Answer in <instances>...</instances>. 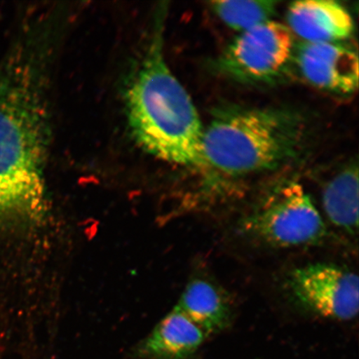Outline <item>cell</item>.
<instances>
[{
    "label": "cell",
    "mask_w": 359,
    "mask_h": 359,
    "mask_svg": "<svg viewBox=\"0 0 359 359\" xmlns=\"http://www.w3.org/2000/svg\"><path fill=\"white\" fill-rule=\"evenodd\" d=\"M47 118L34 70L0 69V228L37 221L45 210Z\"/></svg>",
    "instance_id": "1"
},
{
    "label": "cell",
    "mask_w": 359,
    "mask_h": 359,
    "mask_svg": "<svg viewBox=\"0 0 359 359\" xmlns=\"http://www.w3.org/2000/svg\"><path fill=\"white\" fill-rule=\"evenodd\" d=\"M163 13H157L150 42L128 87V123L147 154L170 163L202 167L204 128L189 94L165 60Z\"/></svg>",
    "instance_id": "2"
},
{
    "label": "cell",
    "mask_w": 359,
    "mask_h": 359,
    "mask_svg": "<svg viewBox=\"0 0 359 359\" xmlns=\"http://www.w3.org/2000/svg\"><path fill=\"white\" fill-rule=\"evenodd\" d=\"M306 120L281 107L219 109L202 141V167L228 177L269 172L291 163L306 147Z\"/></svg>",
    "instance_id": "3"
},
{
    "label": "cell",
    "mask_w": 359,
    "mask_h": 359,
    "mask_svg": "<svg viewBox=\"0 0 359 359\" xmlns=\"http://www.w3.org/2000/svg\"><path fill=\"white\" fill-rule=\"evenodd\" d=\"M247 235L277 248H295L321 243L326 224L311 196L299 182L276 188L241 224Z\"/></svg>",
    "instance_id": "4"
},
{
    "label": "cell",
    "mask_w": 359,
    "mask_h": 359,
    "mask_svg": "<svg viewBox=\"0 0 359 359\" xmlns=\"http://www.w3.org/2000/svg\"><path fill=\"white\" fill-rule=\"evenodd\" d=\"M294 48L288 26L268 21L241 33L219 57L218 69L239 82L272 83L293 60Z\"/></svg>",
    "instance_id": "5"
},
{
    "label": "cell",
    "mask_w": 359,
    "mask_h": 359,
    "mask_svg": "<svg viewBox=\"0 0 359 359\" xmlns=\"http://www.w3.org/2000/svg\"><path fill=\"white\" fill-rule=\"evenodd\" d=\"M287 286L304 309L330 320L348 321L359 308L357 273L332 263L309 264L290 273Z\"/></svg>",
    "instance_id": "6"
},
{
    "label": "cell",
    "mask_w": 359,
    "mask_h": 359,
    "mask_svg": "<svg viewBox=\"0 0 359 359\" xmlns=\"http://www.w3.org/2000/svg\"><path fill=\"white\" fill-rule=\"evenodd\" d=\"M293 60L300 75L312 86L348 95L358 86V57L339 43L303 42L294 48Z\"/></svg>",
    "instance_id": "7"
},
{
    "label": "cell",
    "mask_w": 359,
    "mask_h": 359,
    "mask_svg": "<svg viewBox=\"0 0 359 359\" xmlns=\"http://www.w3.org/2000/svg\"><path fill=\"white\" fill-rule=\"evenodd\" d=\"M288 28L306 43H339L353 32L351 15L332 0H304L287 11Z\"/></svg>",
    "instance_id": "8"
},
{
    "label": "cell",
    "mask_w": 359,
    "mask_h": 359,
    "mask_svg": "<svg viewBox=\"0 0 359 359\" xmlns=\"http://www.w3.org/2000/svg\"><path fill=\"white\" fill-rule=\"evenodd\" d=\"M208 335L185 314L174 309L133 350L138 359H190Z\"/></svg>",
    "instance_id": "9"
},
{
    "label": "cell",
    "mask_w": 359,
    "mask_h": 359,
    "mask_svg": "<svg viewBox=\"0 0 359 359\" xmlns=\"http://www.w3.org/2000/svg\"><path fill=\"white\" fill-rule=\"evenodd\" d=\"M175 309L185 314L208 336L219 333L231 320L230 300L219 286L208 280H191Z\"/></svg>",
    "instance_id": "10"
},
{
    "label": "cell",
    "mask_w": 359,
    "mask_h": 359,
    "mask_svg": "<svg viewBox=\"0 0 359 359\" xmlns=\"http://www.w3.org/2000/svg\"><path fill=\"white\" fill-rule=\"evenodd\" d=\"M323 208L329 221L350 236L358 230V168L349 164L323 191Z\"/></svg>",
    "instance_id": "11"
},
{
    "label": "cell",
    "mask_w": 359,
    "mask_h": 359,
    "mask_svg": "<svg viewBox=\"0 0 359 359\" xmlns=\"http://www.w3.org/2000/svg\"><path fill=\"white\" fill-rule=\"evenodd\" d=\"M275 1H214L210 3L214 13L224 24L240 33L271 21L276 13Z\"/></svg>",
    "instance_id": "12"
}]
</instances>
